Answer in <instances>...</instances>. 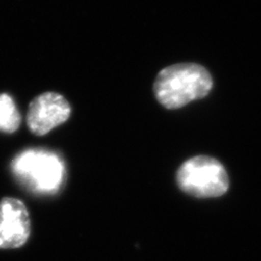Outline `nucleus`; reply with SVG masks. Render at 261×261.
I'll use <instances>...</instances> for the list:
<instances>
[{
	"mask_svg": "<svg viewBox=\"0 0 261 261\" xmlns=\"http://www.w3.org/2000/svg\"><path fill=\"white\" fill-rule=\"evenodd\" d=\"M214 82L202 65L179 63L160 71L153 84L157 100L167 109H178L206 97Z\"/></svg>",
	"mask_w": 261,
	"mask_h": 261,
	"instance_id": "obj_1",
	"label": "nucleus"
},
{
	"mask_svg": "<svg viewBox=\"0 0 261 261\" xmlns=\"http://www.w3.org/2000/svg\"><path fill=\"white\" fill-rule=\"evenodd\" d=\"M176 181L184 193L197 198L220 197L230 186L222 163L208 156H196L185 161L177 171Z\"/></svg>",
	"mask_w": 261,
	"mask_h": 261,
	"instance_id": "obj_3",
	"label": "nucleus"
},
{
	"mask_svg": "<svg viewBox=\"0 0 261 261\" xmlns=\"http://www.w3.org/2000/svg\"><path fill=\"white\" fill-rule=\"evenodd\" d=\"M21 124V114L11 96L0 94V130L13 133Z\"/></svg>",
	"mask_w": 261,
	"mask_h": 261,
	"instance_id": "obj_6",
	"label": "nucleus"
},
{
	"mask_svg": "<svg viewBox=\"0 0 261 261\" xmlns=\"http://www.w3.org/2000/svg\"><path fill=\"white\" fill-rule=\"evenodd\" d=\"M18 181L37 194L59 192L65 179V165L58 154L45 149H28L11 162Z\"/></svg>",
	"mask_w": 261,
	"mask_h": 261,
	"instance_id": "obj_2",
	"label": "nucleus"
},
{
	"mask_svg": "<svg viewBox=\"0 0 261 261\" xmlns=\"http://www.w3.org/2000/svg\"><path fill=\"white\" fill-rule=\"evenodd\" d=\"M30 234L31 219L25 205L19 199L4 198L0 202V248H19Z\"/></svg>",
	"mask_w": 261,
	"mask_h": 261,
	"instance_id": "obj_5",
	"label": "nucleus"
},
{
	"mask_svg": "<svg viewBox=\"0 0 261 261\" xmlns=\"http://www.w3.org/2000/svg\"><path fill=\"white\" fill-rule=\"evenodd\" d=\"M71 114V107L60 94L44 93L30 103L28 125L31 132L43 136L64 123Z\"/></svg>",
	"mask_w": 261,
	"mask_h": 261,
	"instance_id": "obj_4",
	"label": "nucleus"
}]
</instances>
